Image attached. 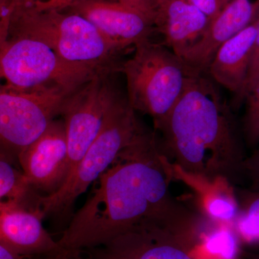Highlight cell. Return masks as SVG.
Returning a JSON list of instances; mask_svg holds the SVG:
<instances>
[{"label": "cell", "mask_w": 259, "mask_h": 259, "mask_svg": "<svg viewBox=\"0 0 259 259\" xmlns=\"http://www.w3.org/2000/svg\"><path fill=\"white\" fill-rule=\"evenodd\" d=\"M13 11L11 0H0V49L9 37Z\"/></svg>", "instance_id": "603a6c76"}, {"label": "cell", "mask_w": 259, "mask_h": 259, "mask_svg": "<svg viewBox=\"0 0 259 259\" xmlns=\"http://www.w3.org/2000/svg\"><path fill=\"white\" fill-rule=\"evenodd\" d=\"M97 180L57 241L69 258L141 223L158 225L196 243L209 223L174 197L156 136L146 129Z\"/></svg>", "instance_id": "6da1fadb"}, {"label": "cell", "mask_w": 259, "mask_h": 259, "mask_svg": "<svg viewBox=\"0 0 259 259\" xmlns=\"http://www.w3.org/2000/svg\"><path fill=\"white\" fill-rule=\"evenodd\" d=\"M115 74L99 73L65 97L61 105L59 115L66 129L69 175L96 139L109 109L120 93L113 81Z\"/></svg>", "instance_id": "ba28073f"}, {"label": "cell", "mask_w": 259, "mask_h": 259, "mask_svg": "<svg viewBox=\"0 0 259 259\" xmlns=\"http://www.w3.org/2000/svg\"><path fill=\"white\" fill-rule=\"evenodd\" d=\"M209 21L188 0H158L153 18L163 45L181 59L202 38Z\"/></svg>", "instance_id": "9a60e30c"}, {"label": "cell", "mask_w": 259, "mask_h": 259, "mask_svg": "<svg viewBox=\"0 0 259 259\" xmlns=\"http://www.w3.org/2000/svg\"><path fill=\"white\" fill-rule=\"evenodd\" d=\"M29 190L18 158L0 148V202L23 201Z\"/></svg>", "instance_id": "ac0fdd59"}, {"label": "cell", "mask_w": 259, "mask_h": 259, "mask_svg": "<svg viewBox=\"0 0 259 259\" xmlns=\"http://www.w3.org/2000/svg\"><path fill=\"white\" fill-rule=\"evenodd\" d=\"M259 80V18L257 20V30L255 34L253 49H252L251 58L249 70H248V77L245 83L244 90L241 97V102L244 100L247 94L249 93L252 88Z\"/></svg>", "instance_id": "44dd1931"}, {"label": "cell", "mask_w": 259, "mask_h": 259, "mask_svg": "<svg viewBox=\"0 0 259 259\" xmlns=\"http://www.w3.org/2000/svg\"><path fill=\"white\" fill-rule=\"evenodd\" d=\"M207 74L193 72L183 93L158 126L161 152L172 163L207 179H243L245 156L231 107Z\"/></svg>", "instance_id": "7a4b0ae2"}, {"label": "cell", "mask_w": 259, "mask_h": 259, "mask_svg": "<svg viewBox=\"0 0 259 259\" xmlns=\"http://www.w3.org/2000/svg\"><path fill=\"white\" fill-rule=\"evenodd\" d=\"M209 19L214 18L230 0H188Z\"/></svg>", "instance_id": "cb8c5ba5"}, {"label": "cell", "mask_w": 259, "mask_h": 259, "mask_svg": "<svg viewBox=\"0 0 259 259\" xmlns=\"http://www.w3.org/2000/svg\"><path fill=\"white\" fill-rule=\"evenodd\" d=\"M10 35L44 42L63 60L99 72L119 73L125 49L105 38L93 23L69 11L13 9Z\"/></svg>", "instance_id": "3957f363"}, {"label": "cell", "mask_w": 259, "mask_h": 259, "mask_svg": "<svg viewBox=\"0 0 259 259\" xmlns=\"http://www.w3.org/2000/svg\"><path fill=\"white\" fill-rule=\"evenodd\" d=\"M80 0H11L13 9L33 12L65 11Z\"/></svg>", "instance_id": "ffe728a7"}, {"label": "cell", "mask_w": 259, "mask_h": 259, "mask_svg": "<svg viewBox=\"0 0 259 259\" xmlns=\"http://www.w3.org/2000/svg\"><path fill=\"white\" fill-rule=\"evenodd\" d=\"M243 256L245 259H259V253L253 251H245L243 252Z\"/></svg>", "instance_id": "4316f807"}, {"label": "cell", "mask_w": 259, "mask_h": 259, "mask_svg": "<svg viewBox=\"0 0 259 259\" xmlns=\"http://www.w3.org/2000/svg\"><path fill=\"white\" fill-rule=\"evenodd\" d=\"M65 11L86 18L105 38L125 50L151 39L156 31L151 16L115 0H80Z\"/></svg>", "instance_id": "8fae6325"}, {"label": "cell", "mask_w": 259, "mask_h": 259, "mask_svg": "<svg viewBox=\"0 0 259 259\" xmlns=\"http://www.w3.org/2000/svg\"><path fill=\"white\" fill-rule=\"evenodd\" d=\"M196 245L167 228L144 223L89 251L90 259H196Z\"/></svg>", "instance_id": "9c48e42d"}, {"label": "cell", "mask_w": 259, "mask_h": 259, "mask_svg": "<svg viewBox=\"0 0 259 259\" xmlns=\"http://www.w3.org/2000/svg\"><path fill=\"white\" fill-rule=\"evenodd\" d=\"M96 70L70 64L35 39L10 35L0 49V83L22 90H59L70 94L99 74ZM107 73V72H104Z\"/></svg>", "instance_id": "8992f818"}, {"label": "cell", "mask_w": 259, "mask_h": 259, "mask_svg": "<svg viewBox=\"0 0 259 259\" xmlns=\"http://www.w3.org/2000/svg\"><path fill=\"white\" fill-rule=\"evenodd\" d=\"M239 214L233 224L240 244L259 246V190L236 187Z\"/></svg>", "instance_id": "e0dca14e"}, {"label": "cell", "mask_w": 259, "mask_h": 259, "mask_svg": "<svg viewBox=\"0 0 259 259\" xmlns=\"http://www.w3.org/2000/svg\"><path fill=\"white\" fill-rule=\"evenodd\" d=\"M256 30L257 20L223 44L207 68L209 77L234 95L236 105L241 103Z\"/></svg>", "instance_id": "2e32d148"}, {"label": "cell", "mask_w": 259, "mask_h": 259, "mask_svg": "<svg viewBox=\"0 0 259 259\" xmlns=\"http://www.w3.org/2000/svg\"><path fill=\"white\" fill-rule=\"evenodd\" d=\"M242 134L245 144L253 150L259 146V80L245 97Z\"/></svg>", "instance_id": "d6986e66"}, {"label": "cell", "mask_w": 259, "mask_h": 259, "mask_svg": "<svg viewBox=\"0 0 259 259\" xmlns=\"http://www.w3.org/2000/svg\"><path fill=\"white\" fill-rule=\"evenodd\" d=\"M0 259H22L21 256L15 254L11 250L0 245Z\"/></svg>", "instance_id": "484cf974"}, {"label": "cell", "mask_w": 259, "mask_h": 259, "mask_svg": "<svg viewBox=\"0 0 259 259\" xmlns=\"http://www.w3.org/2000/svg\"><path fill=\"white\" fill-rule=\"evenodd\" d=\"M69 95L59 90L22 91L0 85V148L18 158L60 114Z\"/></svg>", "instance_id": "52a82bcc"}, {"label": "cell", "mask_w": 259, "mask_h": 259, "mask_svg": "<svg viewBox=\"0 0 259 259\" xmlns=\"http://www.w3.org/2000/svg\"><path fill=\"white\" fill-rule=\"evenodd\" d=\"M21 202H0V245L20 256L44 255L69 259L44 228L41 212L36 207L25 208Z\"/></svg>", "instance_id": "7c38bea8"}, {"label": "cell", "mask_w": 259, "mask_h": 259, "mask_svg": "<svg viewBox=\"0 0 259 259\" xmlns=\"http://www.w3.org/2000/svg\"><path fill=\"white\" fill-rule=\"evenodd\" d=\"M144 12L153 19L158 0H115Z\"/></svg>", "instance_id": "d4e9b609"}, {"label": "cell", "mask_w": 259, "mask_h": 259, "mask_svg": "<svg viewBox=\"0 0 259 259\" xmlns=\"http://www.w3.org/2000/svg\"><path fill=\"white\" fill-rule=\"evenodd\" d=\"M259 18V0H230L209 21L203 36L182 57L194 72L207 74L219 47Z\"/></svg>", "instance_id": "4fadbf2b"}, {"label": "cell", "mask_w": 259, "mask_h": 259, "mask_svg": "<svg viewBox=\"0 0 259 259\" xmlns=\"http://www.w3.org/2000/svg\"><path fill=\"white\" fill-rule=\"evenodd\" d=\"M18 161L30 190L56 192L69 172L64 120H53L36 140L22 151Z\"/></svg>", "instance_id": "30bf717a"}, {"label": "cell", "mask_w": 259, "mask_h": 259, "mask_svg": "<svg viewBox=\"0 0 259 259\" xmlns=\"http://www.w3.org/2000/svg\"><path fill=\"white\" fill-rule=\"evenodd\" d=\"M132 57L122 62L127 101L136 112L148 115L157 128L171 111L194 71L164 45L143 40Z\"/></svg>", "instance_id": "5b68a950"}, {"label": "cell", "mask_w": 259, "mask_h": 259, "mask_svg": "<svg viewBox=\"0 0 259 259\" xmlns=\"http://www.w3.org/2000/svg\"><path fill=\"white\" fill-rule=\"evenodd\" d=\"M144 129L127 97L120 92L96 139L63 185L56 192L37 197L35 206L44 218L68 212Z\"/></svg>", "instance_id": "277c9868"}, {"label": "cell", "mask_w": 259, "mask_h": 259, "mask_svg": "<svg viewBox=\"0 0 259 259\" xmlns=\"http://www.w3.org/2000/svg\"><path fill=\"white\" fill-rule=\"evenodd\" d=\"M243 178L248 179L249 188L259 190V146L253 150L249 156H246L243 166Z\"/></svg>", "instance_id": "7402d4cb"}, {"label": "cell", "mask_w": 259, "mask_h": 259, "mask_svg": "<svg viewBox=\"0 0 259 259\" xmlns=\"http://www.w3.org/2000/svg\"><path fill=\"white\" fill-rule=\"evenodd\" d=\"M161 161L171 181L182 182L193 192L198 212L214 224L233 226L239 214L236 187L224 177L207 179L185 171L161 152Z\"/></svg>", "instance_id": "5bb4252c"}]
</instances>
